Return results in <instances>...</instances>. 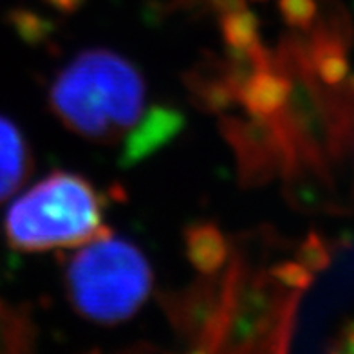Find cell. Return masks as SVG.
Returning a JSON list of instances; mask_svg holds the SVG:
<instances>
[{
	"instance_id": "obj_3",
	"label": "cell",
	"mask_w": 354,
	"mask_h": 354,
	"mask_svg": "<svg viewBox=\"0 0 354 354\" xmlns=\"http://www.w3.org/2000/svg\"><path fill=\"white\" fill-rule=\"evenodd\" d=\"M64 286L80 317L116 326L134 317L147 302L154 273L136 244L105 235L67 257Z\"/></svg>"
},
{
	"instance_id": "obj_6",
	"label": "cell",
	"mask_w": 354,
	"mask_h": 354,
	"mask_svg": "<svg viewBox=\"0 0 354 354\" xmlns=\"http://www.w3.org/2000/svg\"><path fill=\"white\" fill-rule=\"evenodd\" d=\"M226 279L224 270L201 275L187 289L161 295L168 320L188 349L194 353H217L224 313Z\"/></svg>"
},
{
	"instance_id": "obj_1",
	"label": "cell",
	"mask_w": 354,
	"mask_h": 354,
	"mask_svg": "<svg viewBox=\"0 0 354 354\" xmlns=\"http://www.w3.org/2000/svg\"><path fill=\"white\" fill-rule=\"evenodd\" d=\"M145 93L143 76L125 56L87 49L55 76L49 107L62 125L80 138L112 143L141 118Z\"/></svg>"
},
{
	"instance_id": "obj_2",
	"label": "cell",
	"mask_w": 354,
	"mask_h": 354,
	"mask_svg": "<svg viewBox=\"0 0 354 354\" xmlns=\"http://www.w3.org/2000/svg\"><path fill=\"white\" fill-rule=\"evenodd\" d=\"M103 208V196L93 183L58 170L10 206L6 237L13 250L24 253L84 246L111 235Z\"/></svg>"
},
{
	"instance_id": "obj_18",
	"label": "cell",
	"mask_w": 354,
	"mask_h": 354,
	"mask_svg": "<svg viewBox=\"0 0 354 354\" xmlns=\"http://www.w3.org/2000/svg\"><path fill=\"white\" fill-rule=\"evenodd\" d=\"M181 6H206L208 11H219L221 15L244 8L243 0H177Z\"/></svg>"
},
{
	"instance_id": "obj_17",
	"label": "cell",
	"mask_w": 354,
	"mask_h": 354,
	"mask_svg": "<svg viewBox=\"0 0 354 354\" xmlns=\"http://www.w3.org/2000/svg\"><path fill=\"white\" fill-rule=\"evenodd\" d=\"M10 20L15 26V29L19 31L20 37L26 38L28 42H38L40 38L46 37L47 24L37 13H31V11L26 10H17L10 15Z\"/></svg>"
},
{
	"instance_id": "obj_8",
	"label": "cell",
	"mask_w": 354,
	"mask_h": 354,
	"mask_svg": "<svg viewBox=\"0 0 354 354\" xmlns=\"http://www.w3.org/2000/svg\"><path fill=\"white\" fill-rule=\"evenodd\" d=\"M33 168L29 145L10 118L0 116V203L11 197Z\"/></svg>"
},
{
	"instance_id": "obj_12",
	"label": "cell",
	"mask_w": 354,
	"mask_h": 354,
	"mask_svg": "<svg viewBox=\"0 0 354 354\" xmlns=\"http://www.w3.org/2000/svg\"><path fill=\"white\" fill-rule=\"evenodd\" d=\"M33 344L35 327L28 313L0 300V354L29 353Z\"/></svg>"
},
{
	"instance_id": "obj_9",
	"label": "cell",
	"mask_w": 354,
	"mask_h": 354,
	"mask_svg": "<svg viewBox=\"0 0 354 354\" xmlns=\"http://www.w3.org/2000/svg\"><path fill=\"white\" fill-rule=\"evenodd\" d=\"M291 80L284 71L273 66L259 69L244 84L239 102L252 116H273L288 102Z\"/></svg>"
},
{
	"instance_id": "obj_4",
	"label": "cell",
	"mask_w": 354,
	"mask_h": 354,
	"mask_svg": "<svg viewBox=\"0 0 354 354\" xmlns=\"http://www.w3.org/2000/svg\"><path fill=\"white\" fill-rule=\"evenodd\" d=\"M226 295L217 353H284L293 335L302 291L270 270L250 268L241 253L224 268Z\"/></svg>"
},
{
	"instance_id": "obj_21",
	"label": "cell",
	"mask_w": 354,
	"mask_h": 354,
	"mask_svg": "<svg viewBox=\"0 0 354 354\" xmlns=\"http://www.w3.org/2000/svg\"><path fill=\"white\" fill-rule=\"evenodd\" d=\"M351 87H353V91H354V78L351 80Z\"/></svg>"
},
{
	"instance_id": "obj_15",
	"label": "cell",
	"mask_w": 354,
	"mask_h": 354,
	"mask_svg": "<svg viewBox=\"0 0 354 354\" xmlns=\"http://www.w3.org/2000/svg\"><path fill=\"white\" fill-rule=\"evenodd\" d=\"M297 261L306 266L308 270H311L313 273L315 271H322L331 264V250H329L327 243L320 235L311 232L309 237L300 244L299 253H297Z\"/></svg>"
},
{
	"instance_id": "obj_14",
	"label": "cell",
	"mask_w": 354,
	"mask_h": 354,
	"mask_svg": "<svg viewBox=\"0 0 354 354\" xmlns=\"http://www.w3.org/2000/svg\"><path fill=\"white\" fill-rule=\"evenodd\" d=\"M280 17L295 29H309L318 15V0H279Z\"/></svg>"
},
{
	"instance_id": "obj_16",
	"label": "cell",
	"mask_w": 354,
	"mask_h": 354,
	"mask_svg": "<svg viewBox=\"0 0 354 354\" xmlns=\"http://www.w3.org/2000/svg\"><path fill=\"white\" fill-rule=\"evenodd\" d=\"M270 271L271 275L277 277L282 284L291 289H297V291L308 289L311 286L313 279H315V273L308 270L304 264H300L299 261L279 262L277 266L270 268Z\"/></svg>"
},
{
	"instance_id": "obj_13",
	"label": "cell",
	"mask_w": 354,
	"mask_h": 354,
	"mask_svg": "<svg viewBox=\"0 0 354 354\" xmlns=\"http://www.w3.org/2000/svg\"><path fill=\"white\" fill-rule=\"evenodd\" d=\"M221 33L228 49H252L259 40V19L246 8L221 15Z\"/></svg>"
},
{
	"instance_id": "obj_10",
	"label": "cell",
	"mask_w": 354,
	"mask_h": 354,
	"mask_svg": "<svg viewBox=\"0 0 354 354\" xmlns=\"http://www.w3.org/2000/svg\"><path fill=\"white\" fill-rule=\"evenodd\" d=\"M185 250L201 275H215L230 261V244L215 224H192L185 230Z\"/></svg>"
},
{
	"instance_id": "obj_11",
	"label": "cell",
	"mask_w": 354,
	"mask_h": 354,
	"mask_svg": "<svg viewBox=\"0 0 354 354\" xmlns=\"http://www.w3.org/2000/svg\"><path fill=\"white\" fill-rule=\"evenodd\" d=\"M308 55L313 73H317L324 84L338 85L349 75L347 51L340 38H336L333 33L318 29L317 35L313 37Z\"/></svg>"
},
{
	"instance_id": "obj_5",
	"label": "cell",
	"mask_w": 354,
	"mask_h": 354,
	"mask_svg": "<svg viewBox=\"0 0 354 354\" xmlns=\"http://www.w3.org/2000/svg\"><path fill=\"white\" fill-rule=\"evenodd\" d=\"M221 131L235 150L239 174L244 185H261L293 167V145L275 114H250V120L224 116Z\"/></svg>"
},
{
	"instance_id": "obj_19",
	"label": "cell",
	"mask_w": 354,
	"mask_h": 354,
	"mask_svg": "<svg viewBox=\"0 0 354 354\" xmlns=\"http://www.w3.org/2000/svg\"><path fill=\"white\" fill-rule=\"evenodd\" d=\"M333 351H336V353H354V322H351L349 326L338 335L335 345H333Z\"/></svg>"
},
{
	"instance_id": "obj_7",
	"label": "cell",
	"mask_w": 354,
	"mask_h": 354,
	"mask_svg": "<svg viewBox=\"0 0 354 354\" xmlns=\"http://www.w3.org/2000/svg\"><path fill=\"white\" fill-rule=\"evenodd\" d=\"M185 127V116L168 105H154L149 112L141 114V118L127 134L123 143L122 167H134L154 152L167 147Z\"/></svg>"
},
{
	"instance_id": "obj_20",
	"label": "cell",
	"mask_w": 354,
	"mask_h": 354,
	"mask_svg": "<svg viewBox=\"0 0 354 354\" xmlns=\"http://www.w3.org/2000/svg\"><path fill=\"white\" fill-rule=\"evenodd\" d=\"M44 2L55 8V10L62 11V13H75L76 10L82 8L85 0H44Z\"/></svg>"
}]
</instances>
